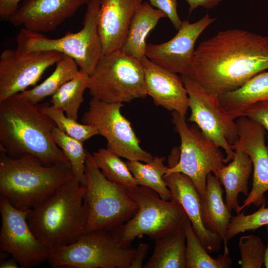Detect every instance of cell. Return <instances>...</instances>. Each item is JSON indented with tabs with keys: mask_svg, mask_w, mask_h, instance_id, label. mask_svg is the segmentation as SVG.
<instances>
[{
	"mask_svg": "<svg viewBox=\"0 0 268 268\" xmlns=\"http://www.w3.org/2000/svg\"><path fill=\"white\" fill-rule=\"evenodd\" d=\"M86 187L74 179L29 210L27 220L35 236L51 250L76 242L88 218Z\"/></svg>",
	"mask_w": 268,
	"mask_h": 268,
	"instance_id": "4",
	"label": "cell"
},
{
	"mask_svg": "<svg viewBox=\"0 0 268 268\" xmlns=\"http://www.w3.org/2000/svg\"><path fill=\"white\" fill-rule=\"evenodd\" d=\"M42 111L50 118L56 127L69 136L83 142L93 136L99 134L91 125L80 124L65 114L63 110L48 103L39 105Z\"/></svg>",
	"mask_w": 268,
	"mask_h": 268,
	"instance_id": "32",
	"label": "cell"
},
{
	"mask_svg": "<svg viewBox=\"0 0 268 268\" xmlns=\"http://www.w3.org/2000/svg\"><path fill=\"white\" fill-rule=\"evenodd\" d=\"M87 89L92 97L108 103L130 102L148 95L140 60L122 50L103 55L89 75Z\"/></svg>",
	"mask_w": 268,
	"mask_h": 268,
	"instance_id": "8",
	"label": "cell"
},
{
	"mask_svg": "<svg viewBox=\"0 0 268 268\" xmlns=\"http://www.w3.org/2000/svg\"><path fill=\"white\" fill-rule=\"evenodd\" d=\"M172 122L178 133L181 145L179 159L168 163L166 174L180 172L194 182L200 196L204 195L209 173L214 174L226 163L220 147L206 138L195 124L189 126L186 117L172 112Z\"/></svg>",
	"mask_w": 268,
	"mask_h": 268,
	"instance_id": "10",
	"label": "cell"
},
{
	"mask_svg": "<svg viewBox=\"0 0 268 268\" xmlns=\"http://www.w3.org/2000/svg\"><path fill=\"white\" fill-rule=\"evenodd\" d=\"M149 246L146 243L140 244L134 254L132 262L129 268H143L142 263L145 258Z\"/></svg>",
	"mask_w": 268,
	"mask_h": 268,
	"instance_id": "38",
	"label": "cell"
},
{
	"mask_svg": "<svg viewBox=\"0 0 268 268\" xmlns=\"http://www.w3.org/2000/svg\"><path fill=\"white\" fill-rule=\"evenodd\" d=\"M219 99L233 119L242 116L252 104L268 101V71L257 74L239 88L221 94Z\"/></svg>",
	"mask_w": 268,
	"mask_h": 268,
	"instance_id": "24",
	"label": "cell"
},
{
	"mask_svg": "<svg viewBox=\"0 0 268 268\" xmlns=\"http://www.w3.org/2000/svg\"><path fill=\"white\" fill-rule=\"evenodd\" d=\"M53 121L19 93L0 101V149L16 158L30 154L46 165L70 164L55 143Z\"/></svg>",
	"mask_w": 268,
	"mask_h": 268,
	"instance_id": "2",
	"label": "cell"
},
{
	"mask_svg": "<svg viewBox=\"0 0 268 268\" xmlns=\"http://www.w3.org/2000/svg\"><path fill=\"white\" fill-rule=\"evenodd\" d=\"M89 0H24L10 16L12 25L35 32L55 30Z\"/></svg>",
	"mask_w": 268,
	"mask_h": 268,
	"instance_id": "17",
	"label": "cell"
},
{
	"mask_svg": "<svg viewBox=\"0 0 268 268\" xmlns=\"http://www.w3.org/2000/svg\"><path fill=\"white\" fill-rule=\"evenodd\" d=\"M165 160L164 157L156 156L146 164L136 160H128L126 163L138 186L148 187L154 190L162 200L169 201L170 191L163 179L168 168L164 164Z\"/></svg>",
	"mask_w": 268,
	"mask_h": 268,
	"instance_id": "28",
	"label": "cell"
},
{
	"mask_svg": "<svg viewBox=\"0 0 268 268\" xmlns=\"http://www.w3.org/2000/svg\"><path fill=\"white\" fill-rule=\"evenodd\" d=\"M215 19L206 13L193 23L188 20L183 21L177 34L170 40L160 44H147L145 56L169 71L188 75L195 51L196 42L202 32Z\"/></svg>",
	"mask_w": 268,
	"mask_h": 268,
	"instance_id": "16",
	"label": "cell"
},
{
	"mask_svg": "<svg viewBox=\"0 0 268 268\" xmlns=\"http://www.w3.org/2000/svg\"><path fill=\"white\" fill-rule=\"evenodd\" d=\"M101 0H89L86 4L83 26L75 33L52 39L41 33L22 28L16 37V49L23 53L38 51H55L73 59L79 69L89 75L103 56L98 31Z\"/></svg>",
	"mask_w": 268,
	"mask_h": 268,
	"instance_id": "5",
	"label": "cell"
},
{
	"mask_svg": "<svg viewBox=\"0 0 268 268\" xmlns=\"http://www.w3.org/2000/svg\"><path fill=\"white\" fill-rule=\"evenodd\" d=\"M238 248L242 268H261L264 264L267 247L257 236L248 235L240 237Z\"/></svg>",
	"mask_w": 268,
	"mask_h": 268,
	"instance_id": "33",
	"label": "cell"
},
{
	"mask_svg": "<svg viewBox=\"0 0 268 268\" xmlns=\"http://www.w3.org/2000/svg\"><path fill=\"white\" fill-rule=\"evenodd\" d=\"M184 228L186 238V268H229L232 264L227 243L222 255L214 258L210 256L196 234L187 217Z\"/></svg>",
	"mask_w": 268,
	"mask_h": 268,
	"instance_id": "27",
	"label": "cell"
},
{
	"mask_svg": "<svg viewBox=\"0 0 268 268\" xmlns=\"http://www.w3.org/2000/svg\"><path fill=\"white\" fill-rule=\"evenodd\" d=\"M265 205H262L259 209L252 214H245L246 210H244L232 216L226 233L227 241L240 233L254 231L268 224V207Z\"/></svg>",
	"mask_w": 268,
	"mask_h": 268,
	"instance_id": "34",
	"label": "cell"
},
{
	"mask_svg": "<svg viewBox=\"0 0 268 268\" xmlns=\"http://www.w3.org/2000/svg\"><path fill=\"white\" fill-rule=\"evenodd\" d=\"M238 139L231 144L232 149L246 153L251 160L253 178L251 191L240 205L239 213L253 204H266L265 193L268 191V146L266 144V130L259 123L246 116L236 120Z\"/></svg>",
	"mask_w": 268,
	"mask_h": 268,
	"instance_id": "15",
	"label": "cell"
},
{
	"mask_svg": "<svg viewBox=\"0 0 268 268\" xmlns=\"http://www.w3.org/2000/svg\"><path fill=\"white\" fill-rule=\"evenodd\" d=\"M89 77L88 74L80 69L75 77L65 83L52 96L51 105L63 110L67 117L77 120Z\"/></svg>",
	"mask_w": 268,
	"mask_h": 268,
	"instance_id": "29",
	"label": "cell"
},
{
	"mask_svg": "<svg viewBox=\"0 0 268 268\" xmlns=\"http://www.w3.org/2000/svg\"><path fill=\"white\" fill-rule=\"evenodd\" d=\"M29 211L17 209L0 197V250L10 254L23 268L38 266L48 261L51 254V249L31 230L27 220Z\"/></svg>",
	"mask_w": 268,
	"mask_h": 268,
	"instance_id": "13",
	"label": "cell"
},
{
	"mask_svg": "<svg viewBox=\"0 0 268 268\" xmlns=\"http://www.w3.org/2000/svg\"><path fill=\"white\" fill-rule=\"evenodd\" d=\"M154 7L163 12L168 18L174 28L178 30L182 21L177 12V0H147Z\"/></svg>",
	"mask_w": 268,
	"mask_h": 268,
	"instance_id": "36",
	"label": "cell"
},
{
	"mask_svg": "<svg viewBox=\"0 0 268 268\" xmlns=\"http://www.w3.org/2000/svg\"><path fill=\"white\" fill-rule=\"evenodd\" d=\"M189 5V12L190 14L199 6L210 9L216 6L221 0H186Z\"/></svg>",
	"mask_w": 268,
	"mask_h": 268,
	"instance_id": "39",
	"label": "cell"
},
{
	"mask_svg": "<svg viewBox=\"0 0 268 268\" xmlns=\"http://www.w3.org/2000/svg\"><path fill=\"white\" fill-rule=\"evenodd\" d=\"M143 0H101L98 31L103 55L121 50Z\"/></svg>",
	"mask_w": 268,
	"mask_h": 268,
	"instance_id": "19",
	"label": "cell"
},
{
	"mask_svg": "<svg viewBox=\"0 0 268 268\" xmlns=\"http://www.w3.org/2000/svg\"><path fill=\"white\" fill-rule=\"evenodd\" d=\"M184 226L155 240L152 256L144 268H186Z\"/></svg>",
	"mask_w": 268,
	"mask_h": 268,
	"instance_id": "25",
	"label": "cell"
},
{
	"mask_svg": "<svg viewBox=\"0 0 268 268\" xmlns=\"http://www.w3.org/2000/svg\"><path fill=\"white\" fill-rule=\"evenodd\" d=\"M221 185L215 175L209 173L205 193L200 196V202L204 226L208 231L220 236L225 244L228 242L226 233L232 216L223 201Z\"/></svg>",
	"mask_w": 268,
	"mask_h": 268,
	"instance_id": "21",
	"label": "cell"
},
{
	"mask_svg": "<svg viewBox=\"0 0 268 268\" xmlns=\"http://www.w3.org/2000/svg\"><path fill=\"white\" fill-rule=\"evenodd\" d=\"M127 192L138 210L126 223L110 231L121 246L130 247L135 238L144 235L155 240L184 226L188 216L177 201L163 200L144 186H138Z\"/></svg>",
	"mask_w": 268,
	"mask_h": 268,
	"instance_id": "6",
	"label": "cell"
},
{
	"mask_svg": "<svg viewBox=\"0 0 268 268\" xmlns=\"http://www.w3.org/2000/svg\"><path fill=\"white\" fill-rule=\"evenodd\" d=\"M56 65L54 71L44 81L32 89L19 93L20 95L37 104L56 93L65 83L75 77L80 70L75 61L66 55Z\"/></svg>",
	"mask_w": 268,
	"mask_h": 268,
	"instance_id": "26",
	"label": "cell"
},
{
	"mask_svg": "<svg viewBox=\"0 0 268 268\" xmlns=\"http://www.w3.org/2000/svg\"><path fill=\"white\" fill-rule=\"evenodd\" d=\"M163 179L170 191V200L177 201L183 207L196 234L206 250L208 253L218 252L223 239L204 226L201 217L200 195L193 181L180 172L165 174Z\"/></svg>",
	"mask_w": 268,
	"mask_h": 268,
	"instance_id": "20",
	"label": "cell"
},
{
	"mask_svg": "<svg viewBox=\"0 0 268 268\" xmlns=\"http://www.w3.org/2000/svg\"><path fill=\"white\" fill-rule=\"evenodd\" d=\"M94 161L103 175L110 181L118 184L127 190L138 185L126 162L108 148H100L92 153Z\"/></svg>",
	"mask_w": 268,
	"mask_h": 268,
	"instance_id": "30",
	"label": "cell"
},
{
	"mask_svg": "<svg viewBox=\"0 0 268 268\" xmlns=\"http://www.w3.org/2000/svg\"><path fill=\"white\" fill-rule=\"evenodd\" d=\"M135 252L121 246L110 231L99 229L51 250L48 262L53 268H129Z\"/></svg>",
	"mask_w": 268,
	"mask_h": 268,
	"instance_id": "9",
	"label": "cell"
},
{
	"mask_svg": "<svg viewBox=\"0 0 268 268\" xmlns=\"http://www.w3.org/2000/svg\"><path fill=\"white\" fill-rule=\"evenodd\" d=\"M267 69L268 36L232 29L220 31L199 45L187 75L219 97Z\"/></svg>",
	"mask_w": 268,
	"mask_h": 268,
	"instance_id": "1",
	"label": "cell"
},
{
	"mask_svg": "<svg viewBox=\"0 0 268 268\" xmlns=\"http://www.w3.org/2000/svg\"><path fill=\"white\" fill-rule=\"evenodd\" d=\"M74 179L65 164L48 166L30 154L13 158L0 151V196L17 209L30 210Z\"/></svg>",
	"mask_w": 268,
	"mask_h": 268,
	"instance_id": "3",
	"label": "cell"
},
{
	"mask_svg": "<svg viewBox=\"0 0 268 268\" xmlns=\"http://www.w3.org/2000/svg\"><path fill=\"white\" fill-rule=\"evenodd\" d=\"M21 0H0V17L1 20L8 21L10 16L19 7Z\"/></svg>",
	"mask_w": 268,
	"mask_h": 268,
	"instance_id": "37",
	"label": "cell"
},
{
	"mask_svg": "<svg viewBox=\"0 0 268 268\" xmlns=\"http://www.w3.org/2000/svg\"><path fill=\"white\" fill-rule=\"evenodd\" d=\"M232 161L217 171L215 175L224 187L225 204L230 212L239 213L240 205L238 197L240 193L249 195L248 181L253 169L249 156L240 150H235Z\"/></svg>",
	"mask_w": 268,
	"mask_h": 268,
	"instance_id": "22",
	"label": "cell"
},
{
	"mask_svg": "<svg viewBox=\"0 0 268 268\" xmlns=\"http://www.w3.org/2000/svg\"><path fill=\"white\" fill-rule=\"evenodd\" d=\"M85 173L84 200L88 208V218L84 233L99 229L111 231L134 216L138 210L135 202L125 188L103 175L92 154L87 150Z\"/></svg>",
	"mask_w": 268,
	"mask_h": 268,
	"instance_id": "7",
	"label": "cell"
},
{
	"mask_svg": "<svg viewBox=\"0 0 268 268\" xmlns=\"http://www.w3.org/2000/svg\"><path fill=\"white\" fill-rule=\"evenodd\" d=\"M265 226L267 229L268 237V224H267ZM264 265L266 268H268V244L267 247V250H266V253Z\"/></svg>",
	"mask_w": 268,
	"mask_h": 268,
	"instance_id": "41",
	"label": "cell"
},
{
	"mask_svg": "<svg viewBox=\"0 0 268 268\" xmlns=\"http://www.w3.org/2000/svg\"><path fill=\"white\" fill-rule=\"evenodd\" d=\"M242 116L259 123L268 132V101H260L252 104L245 110Z\"/></svg>",
	"mask_w": 268,
	"mask_h": 268,
	"instance_id": "35",
	"label": "cell"
},
{
	"mask_svg": "<svg viewBox=\"0 0 268 268\" xmlns=\"http://www.w3.org/2000/svg\"><path fill=\"white\" fill-rule=\"evenodd\" d=\"M53 137L55 143L62 149L69 162L76 180L82 186L86 187V150L83 147V142L67 135L57 127L53 129Z\"/></svg>",
	"mask_w": 268,
	"mask_h": 268,
	"instance_id": "31",
	"label": "cell"
},
{
	"mask_svg": "<svg viewBox=\"0 0 268 268\" xmlns=\"http://www.w3.org/2000/svg\"><path fill=\"white\" fill-rule=\"evenodd\" d=\"M189 97L191 115L188 119L196 124L203 134L222 148L226 153V163L235 156L231 144L238 139L236 122L215 96L188 75L181 77Z\"/></svg>",
	"mask_w": 268,
	"mask_h": 268,
	"instance_id": "11",
	"label": "cell"
},
{
	"mask_svg": "<svg viewBox=\"0 0 268 268\" xmlns=\"http://www.w3.org/2000/svg\"><path fill=\"white\" fill-rule=\"evenodd\" d=\"M122 103H108L92 97L81 121L91 125L107 141V148L130 161L150 162L153 157L140 146L131 122L121 112Z\"/></svg>",
	"mask_w": 268,
	"mask_h": 268,
	"instance_id": "12",
	"label": "cell"
},
{
	"mask_svg": "<svg viewBox=\"0 0 268 268\" xmlns=\"http://www.w3.org/2000/svg\"><path fill=\"white\" fill-rule=\"evenodd\" d=\"M145 77L147 95L157 106L175 111L185 117L189 108V97L181 77L149 60H140Z\"/></svg>",
	"mask_w": 268,
	"mask_h": 268,
	"instance_id": "18",
	"label": "cell"
},
{
	"mask_svg": "<svg viewBox=\"0 0 268 268\" xmlns=\"http://www.w3.org/2000/svg\"><path fill=\"white\" fill-rule=\"evenodd\" d=\"M64 56L55 51H3L0 56V101L35 85L45 71Z\"/></svg>",
	"mask_w": 268,
	"mask_h": 268,
	"instance_id": "14",
	"label": "cell"
},
{
	"mask_svg": "<svg viewBox=\"0 0 268 268\" xmlns=\"http://www.w3.org/2000/svg\"><path fill=\"white\" fill-rule=\"evenodd\" d=\"M18 262L12 257V258L3 261L0 263V268H18Z\"/></svg>",
	"mask_w": 268,
	"mask_h": 268,
	"instance_id": "40",
	"label": "cell"
},
{
	"mask_svg": "<svg viewBox=\"0 0 268 268\" xmlns=\"http://www.w3.org/2000/svg\"><path fill=\"white\" fill-rule=\"evenodd\" d=\"M166 17L163 12L153 7L149 2H142L133 17L122 51L138 60L145 56L147 35L159 20Z\"/></svg>",
	"mask_w": 268,
	"mask_h": 268,
	"instance_id": "23",
	"label": "cell"
}]
</instances>
